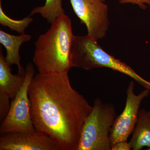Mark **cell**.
Returning <instances> with one entry per match:
<instances>
[{"label":"cell","instance_id":"cell-1","mask_svg":"<svg viewBox=\"0 0 150 150\" xmlns=\"http://www.w3.org/2000/svg\"><path fill=\"white\" fill-rule=\"evenodd\" d=\"M28 95L35 130L48 136L59 150H77L93 106L73 88L68 73H38L31 81Z\"/></svg>","mask_w":150,"mask_h":150},{"label":"cell","instance_id":"cell-2","mask_svg":"<svg viewBox=\"0 0 150 150\" xmlns=\"http://www.w3.org/2000/svg\"><path fill=\"white\" fill-rule=\"evenodd\" d=\"M35 43L33 61L39 73H69L71 68V49L74 35L71 21L65 14L51 23Z\"/></svg>","mask_w":150,"mask_h":150},{"label":"cell","instance_id":"cell-3","mask_svg":"<svg viewBox=\"0 0 150 150\" xmlns=\"http://www.w3.org/2000/svg\"><path fill=\"white\" fill-rule=\"evenodd\" d=\"M72 67L90 70L98 68H109L127 75L145 88L150 90V82L142 77L131 67L108 54L97 40L88 35L75 36L71 49Z\"/></svg>","mask_w":150,"mask_h":150},{"label":"cell","instance_id":"cell-4","mask_svg":"<svg viewBox=\"0 0 150 150\" xmlns=\"http://www.w3.org/2000/svg\"><path fill=\"white\" fill-rule=\"evenodd\" d=\"M116 118L114 105L95 99L84 123L77 150H111L110 134Z\"/></svg>","mask_w":150,"mask_h":150},{"label":"cell","instance_id":"cell-5","mask_svg":"<svg viewBox=\"0 0 150 150\" xmlns=\"http://www.w3.org/2000/svg\"><path fill=\"white\" fill-rule=\"evenodd\" d=\"M24 83L11 101L7 115L0 126V134L15 132H33V126L31 114V103L28 95L30 84L35 71L32 64L28 63L25 69Z\"/></svg>","mask_w":150,"mask_h":150},{"label":"cell","instance_id":"cell-6","mask_svg":"<svg viewBox=\"0 0 150 150\" xmlns=\"http://www.w3.org/2000/svg\"><path fill=\"white\" fill-rule=\"evenodd\" d=\"M75 14L85 25L88 35L98 40L105 37L109 25L108 6L104 0H70Z\"/></svg>","mask_w":150,"mask_h":150},{"label":"cell","instance_id":"cell-7","mask_svg":"<svg viewBox=\"0 0 150 150\" xmlns=\"http://www.w3.org/2000/svg\"><path fill=\"white\" fill-rule=\"evenodd\" d=\"M134 86L133 81L129 84L125 107L112 126L110 134L112 146L118 142L127 141L137 124L142 100L150 94V90L145 88L139 94L136 95L134 92Z\"/></svg>","mask_w":150,"mask_h":150},{"label":"cell","instance_id":"cell-8","mask_svg":"<svg viewBox=\"0 0 150 150\" xmlns=\"http://www.w3.org/2000/svg\"><path fill=\"white\" fill-rule=\"evenodd\" d=\"M0 150H59L48 136L34 132L1 134Z\"/></svg>","mask_w":150,"mask_h":150},{"label":"cell","instance_id":"cell-9","mask_svg":"<svg viewBox=\"0 0 150 150\" xmlns=\"http://www.w3.org/2000/svg\"><path fill=\"white\" fill-rule=\"evenodd\" d=\"M31 35L21 34L19 35H11L0 30V43L6 51V61L10 66L16 65L20 74H25V70L21 64L19 49L23 43L28 42L31 39Z\"/></svg>","mask_w":150,"mask_h":150},{"label":"cell","instance_id":"cell-10","mask_svg":"<svg viewBox=\"0 0 150 150\" xmlns=\"http://www.w3.org/2000/svg\"><path fill=\"white\" fill-rule=\"evenodd\" d=\"M11 66L6 62L2 49L0 48V91L8 95L13 100L21 87L25 79V74H12Z\"/></svg>","mask_w":150,"mask_h":150},{"label":"cell","instance_id":"cell-11","mask_svg":"<svg viewBox=\"0 0 150 150\" xmlns=\"http://www.w3.org/2000/svg\"><path fill=\"white\" fill-rule=\"evenodd\" d=\"M129 143L134 150H140L145 146L150 148V117L144 109L139 111L137 124Z\"/></svg>","mask_w":150,"mask_h":150},{"label":"cell","instance_id":"cell-12","mask_svg":"<svg viewBox=\"0 0 150 150\" xmlns=\"http://www.w3.org/2000/svg\"><path fill=\"white\" fill-rule=\"evenodd\" d=\"M37 13L40 14L51 24L59 17L65 14L62 7V0H46L44 5L33 8L29 16Z\"/></svg>","mask_w":150,"mask_h":150},{"label":"cell","instance_id":"cell-13","mask_svg":"<svg viewBox=\"0 0 150 150\" xmlns=\"http://www.w3.org/2000/svg\"><path fill=\"white\" fill-rule=\"evenodd\" d=\"M33 21V19L28 16L22 20H16L11 18L6 14L0 1V23L4 26H7L12 30L20 34H24L25 30Z\"/></svg>","mask_w":150,"mask_h":150},{"label":"cell","instance_id":"cell-14","mask_svg":"<svg viewBox=\"0 0 150 150\" xmlns=\"http://www.w3.org/2000/svg\"><path fill=\"white\" fill-rule=\"evenodd\" d=\"M11 99L8 95L0 91V121L1 123L6 116L10 108L11 103L10 102Z\"/></svg>","mask_w":150,"mask_h":150},{"label":"cell","instance_id":"cell-15","mask_svg":"<svg viewBox=\"0 0 150 150\" xmlns=\"http://www.w3.org/2000/svg\"><path fill=\"white\" fill-rule=\"evenodd\" d=\"M120 4H133L137 5L142 9H145L147 8L146 5L150 6V0H118Z\"/></svg>","mask_w":150,"mask_h":150},{"label":"cell","instance_id":"cell-16","mask_svg":"<svg viewBox=\"0 0 150 150\" xmlns=\"http://www.w3.org/2000/svg\"><path fill=\"white\" fill-rule=\"evenodd\" d=\"M131 147L130 143H127V141H123L118 142L115 144L112 145V150H130Z\"/></svg>","mask_w":150,"mask_h":150},{"label":"cell","instance_id":"cell-17","mask_svg":"<svg viewBox=\"0 0 150 150\" xmlns=\"http://www.w3.org/2000/svg\"><path fill=\"white\" fill-rule=\"evenodd\" d=\"M148 113L149 114V116L150 117V111H148Z\"/></svg>","mask_w":150,"mask_h":150},{"label":"cell","instance_id":"cell-18","mask_svg":"<svg viewBox=\"0 0 150 150\" xmlns=\"http://www.w3.org/2000/svg\"><path fill=\"white\" fill-rule=\"evenodd\" d=\"M147 150H150V148H149V149H147Z\"/></svg>","mask_w":150,"mask_h":150},{"label":"cell","instance_id":"cell-19","mask_svg":"<svg viewBox=\"0 0 150 150\" xmlns=\"http://www.w3.org/2000/svg\"><path fill=\"white\" fill-rule=\"evenodd\" d=\"M104 1H105V0H104Z\"/></svg>","mask_w":150,"mask_h":150}]
</instances>
